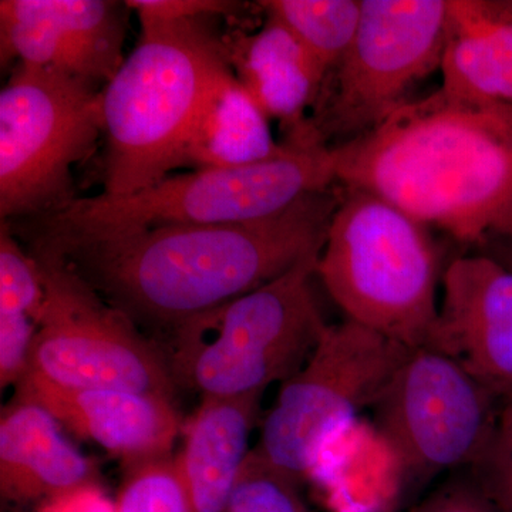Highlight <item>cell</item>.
<instances>
[{
	"instance_id": "25",
	"label": "cell",
	"mask_w": 512,
	"mask_h": 512,
	"mask_svg": "<svg viewBox=\"0 0 512 512\" xmlns=\"http://www.w3.org/2000/svg\"><path fill=\"white\" fill-rule=\"evenodd\" d=\"M126 5L136 10L140 22L214 18L237 9V3L221 0H128Z\"/></svg>"
},
{
	"instance_id": "9",
	"label": "cell",
	"mask_w": 512,
	"mask_h": 512,
	"mask_svg": "<svg viewBox=\"0 0 512 512\" xmlns=\"http://www.w3.org/2000/svg\"><path fill=\"white\" fill-rule=\"evenodd\" d=\"M448 33L450 0H362L355 39L315 104L320 140L348 143L409 103L414 87L441 69Z\"/></svg>"
},
{
	"instance_id": "30",
	"label": "cell",
	"mask_w": 512,
	"mask_h": 512,
	"mask_svg": "<svg viewBox=\"0 0 512 512\" xmlns=\"http://www.w3.org/2000/svg\"><path fill=\"white\" fill-rule=\"evenodd\" d=\"M487 3L494 15L512 22V0H487Z\"/></svg>"
},
{
	"instance_id": "4",
	"label": "cell",
	"mask_w": 512,
	"mask_h": 512,
	"mask_svg": "<svg viewBox=\"0 0 512 512\" xmlns=\"http://www.w3.org/2000/svg\"><path fill=\"white\" fill-rule=\"evenodd\" d=\"M208 20L140 22L136 47L101 92L104 194H133L181 167L201 110L234 74Z\"/></svg>"
},
{
	"instance_id": "31",
	"label": "cell",
	"mask_w": 512,
	"mask_h": 512,
	"mask_svg": "<svg viewBox=\"0 0 512 512\" xmlns=\"http://www.w3.org/2000/svg\"><path fill=\"white\" fill-rule=\"evenodd\" d=\"M493 447L498 458H500L501 463L504 464V467L507 468L508 473H510V476L512 477V456L503 446H501L500 443H498L497 436H495Z\"/></svg>"
},
{
	"instance_id": "19",
	"label": "cell",
	"mask_w": 512,
	"mask_h": 512,
	"mask_svg": "<svg viewBox=\"0 0 512 512\" xmlns=\"http://www.w3.org/2000/svg\"><path fill=\"white\" fill-rule=\"evenodd\" d=\"M330 72L348 52L362 16V0H268L259 2Z\"/></svg>"
},
{
	"instance_id": "8",
	"label": "cell",
	"mask_w": 512,
	"mask_h": 512,
	"mask_svg": "<svg viewBox=\"0 0 512 512\" xmlns=\"http://www.w3.org/2000/svg\"><path fill=\"white\" fill-rule=\"evenodd\" d=\"M412 350L353 320L329 325L305 366L281 384L252 451L302 485L330 441L372 409Z\"/></svg>"
},
{
	"instance_id": "5",
	"label": "cell",
	"mask_w": 512,
	"mask_h": 512,
	"mask_svg": "<svg viewBox=\"0 0 512 512\" xmlns=\"http://www.w3.org/2000/svg\"><path fill=\"white\" fill-rule=\"evenodd\" d=\"M340 187L316 276L346 319L423 348L446 271L430 228L373 192Z\"/></svg>"
},
{
	"instance_id": "14",
	"label": "cell",
	"mask_w": 512,
	"mask_h": 512,
	"mask_svg": "<svg viewBox=\"0 0 512 512\" xmlns=\"http://www.w3.org/2000/svg\"><path fill=\"white\" fill-rule=\"evenodd\" d=\"M96 484L93 461L39 404L13 397L0 419V493L16 505L45 504Z\"/></svg>"
},
{
	"instance_id": "7",
	"label": "cell",
	"mask_w": 512,
	"mask_h": 512,
	"mask_svg": "<svg viewBox=\"0 0 512 512\" xmlns=\"http://www.w3.org/2000/svg\"><path fill=\"white\" fill-rule=\"evenodd\" d=\"M97 84L16 64L0 92V217L36 220L76 201L72 165L103 134Z\"/></svg>"
},
{
	"instance_id": "22",
	"label": "cell",
	"mask_w": 512,
	"mask_h": 512,
	"mask_svg": "<svg viewBox=\"0 0 512 512\" xmlns=\"http://www.w3.org/2000/svg\"><path fill=\"white\" fill-rule=\"evenodd\" d=\"M299 488L251 451L224 512H308Z\"/></svg>"
},
{
	"instance_id": "23",
	"label": "cell",
	"mask_w": 512,
	"mask_h": 512,
	"mask_svg": "<svg viewBox=\"0 0 512 512\" xmlns=\"http://www.w3.org/2000/svg\"><path fill=\"white\" fill-rule=\"evenodd\" d=\"M37 322L28 315H0V387L19 386L28 375Z\"/></svg>"
},
{
	"instance_id": "20",
	"label": "cell",
	"mask_w": 512,
	"mask_h": 512,
	"mask_svg": "<svg viewBox=\"0 0 512 512\" xmlns=\"http://www.w3.org/2000/svg\"><path fill=\"white\" fill-rule=\"evenodd\" d=\"M116 512H197L175 457L126 468Z\"/></svg>"
},
{
	"instance_id": "15",
	"label": "cell",
	"mask_w": 512,
	"mask_h": 512,
	"mask_svg": "<svg viewBox=\"0 0 512 512\" xmlns=\"http://www.w3.org/2000/svg\"><path fill=\"white\" fill-rule=\"evenodd\" d=\"M264 394L201 397L175 456L197 512H224L252 448Z\"/></svg>"
},
{
	"instance_id": "13",
	"label": "cell",
	"mask_w": 512,
	"mask_h": 512,
	"mask_svg": "<svg viewBox=\"0 0 512 512\" xmlns=\"http://www.w3.org/2000/svg\"><path fill=\"white\" fill-rule=\"evenodd\" d=\"M16 396L39 404L63 429L93 441L124 467L173 456L183 431L174 400L116 389H77L26 375Z\"/></svg>"
},
{
	"instance_id": "27",
	"label": "cell",
	"mask_w": 512,
	"mask_h": 512,
	"mask_svg": "<svg viewBox=\"0 0 512 512\" xmlns=\"http://www.w3.org/2000/svg\"><path fill=\"white\" fill-rule=\"evenodd\" d=\"M40 512H116V504L107 500L99 485L90 484L47 501Z\"/></svg>"
},
{
	"instance_id": "10",
	"label": "cell",
	"mask_w": 512,
	"mask_h": 512,
	"mask_svg": "<svg viewBox=\"0 0 512 512\" xmlns=\"http://www.w3.org/2000/svg\"><path fill=\"white\" fill-rule=\"evenodd\" d=\"M46 298L28 375L77 389H116L174 400L167 356L56 252L30 248Z\"/></svg>"
},
{
	"instance_id": "6",
	"label": "cell",
	"mask_w": 512,
	"mask_h": 512,
	"mask_svg": "<svg viewBox=\"0 0 512 512\" xmlns=\"http://www.w3.org/2000/svg\"><path fill=\"white\" fill-rule=\"evenodd\" d=\"M318 261L308 259L171 330L165 356L177 386L201 397H237L264 394L296 375L329 326L312 292Z\"/></svg>"
},
{
	"instance_id": "24",
	"label": "cell",
	"mask_w": 512,
	"mask_h": 512,
	"mask_svg": "<svg viewBox=\"0 0 512 512\" xmlns=\"http://www.w3.org/2000/svg\"><path fill=\"white\" fill-rule=\"evenodd\" d=\"M409 512H497L467 470L434 490Z\"/></svg>"
},
{
	"instance_id": "3",
	"label": "cell",
	"mask_w": 512,
	"mask_h": 512,
	"mask_svg": "<svg viewBox=\"0 0 512 512\" xmlns=\"http://www.w3.org/2000/svg\"><path fill=\"white\" fill-rule=\"evenodd\" d=\"M336 184L330 147L316 137L293 138L269 160L168 175L133 194L101 192L56 214L9 224L30 248L64 251L170 225L264 220Z\"/></svg>"
},
{
	"instance_id": "11",
	"label": "cell",
	"mask_w": 512,
	"mask_h": 512,
	"mask_svg": "<svg viewBox=\"0 0 512 512\" xmlns=\"http://www.w3.org/2000/svg\"><path fill=\"white\" fill-rule=\"evenodd\" d=\"M500 400L454 360L413 349L373 404V424L407 480L467 470L497 436Z\"/></svg>"
},
{
	"instance_id": "17",
	"label": "cell",
	"mask_w": 512,
	"mask_h": 512,
	"mask_svg": "<svg viewBox=\"0 0 512 512\" xmlns=\"http://www.w3.org/2000/svg\"><path fill=\"white\" fill-rule=\"evenodd\" d=\"M444 90L458 99L512 106V22L487 0H451Z\"/></svg>"
},
{
	"instance_id": "18",
	"label": "cell",
	"mask_w": 512,
	"mask_h": 512,
	"mask_svg": "<svg viewBox=\"0 0 512 512\" xmlns=\"http://www.w3.org/2000/svg\"><path fill=\"white\" fill-rule=\"evenodd\" d=\"M272 137L269 119L235 74L201 110L181 156V167L194 170L239 167L284 153Z\"/></svg>"
},
{
	"instance_id": "2",
	"label": "cell",
	"mask_w": 512,
	"mask_h": 512,
	"mask_svg": "<svg viewBox=\"0 0 512 512\" xmlns=\"http://www.w3.org/2000/svg\"><path fill=\"white\" fill-rule=\"evenodd\" d=\"M338 183L392 202L468 247L512 237V106L443 89L330 147Z\"/></svg>"
},
{
	"instance_id": "26",
	"label": "cell",
	"mask_w": 512,
	"mask_h": 512,
	"mask_svg": "<svg viewBox=\"0 0 512 512\" xmlns=\"http://www.w3.org/2000/svg\"><path fill=\"white\" fill-rule=\"evenodd\" d=\"M493 443L467 471L497 512H512V477L495 453Z\"/></svg>"
},
{
	"instance_id": "29",
	"label": "cell",
	"mask_w": 512,
	"mask_h": 512,
	"mask_svg": "<svg viewBox=\"0 0 512 512\" xmlns=\"http://www.w3.org/2000/svg\"><path fill=\"white\" fill-rule=\"evenodd\" d=\"M484 249H488L485 255L491 256L495 261L500 262L501 265L512 271V237L495 241Z\"/></svg>"
},
{
	"instance_id": "12",
	"label": "cell",
	"mask_w": 512,
	"mask_h": 512,
	"mask_svg": "<svg viewBox=\"0 0 512 512\" xmlns=\"http://www.w3.org/2000/svg\"><path fill=\"white\" fill-rule=\"evenodd\" d=\"M423 348L463 367L498 400L512 390V271L485 254L453 259Z\"/></svg>"
},
{
	"instance_id": "16",
	"label": "cell",
	"mask_w": 512,
	"mask_h": 512,
	"mask_svg": "<svg viewBox=\"0 0 512 512\" xmlns=\"http://www.w3.org/2000/svg\"><path fill=\"white\" fill-rule=\"evenodd\" d=\"M235 77L268 119L281 121L288 138L311 120L328 72L278 20L268 18L255 35L237 33L225 40Z\"/></svg>"
},
{
	"instance_id": "1",
	"label": "cell",
	"mask_w": 512,
	"mask_h": 512,
	"mask_svg": "<svg viewBox=\"0 0 512 512\" xmlns=\"http://www.w3.org/2000/svg\"><path fill=\"white\" fill-rule=\"evenodd\" d=\"M342 187L313 192L274 217L170 225L56 252L134 323L173 330L320 256Z\"/></svg>"
},
{
	"instance_id": "28",
	"label": "cell",
	"mask_w": 512,
	"mask_h": 512,
	"mask_svg": "<svg viewBox=\"0 0 512 512\" xmlns=\"http://www.w3.org/2000/svg\"><path fill=\"white\" fill-rule=\"evenodd\" d=\"M497 440L512 456V390L500 399Z\"/></svg>"
},
{
	"instance_id": "21",
	"label": "cell",
	"mask_w": 512,
	"mask_h": 512,
	"mask_svg": "<svg viewBox=\"0 0 512 512\" xmlns=\"http://www.w3.org/2000/svg\"><path fill=\"white\" fill-rule=\"evenodd\" d=\"M45 286L39 266L20 247L8 222L0 225V315H28L39 320L45 305Z\"/></svg>"
}]
</instances>
